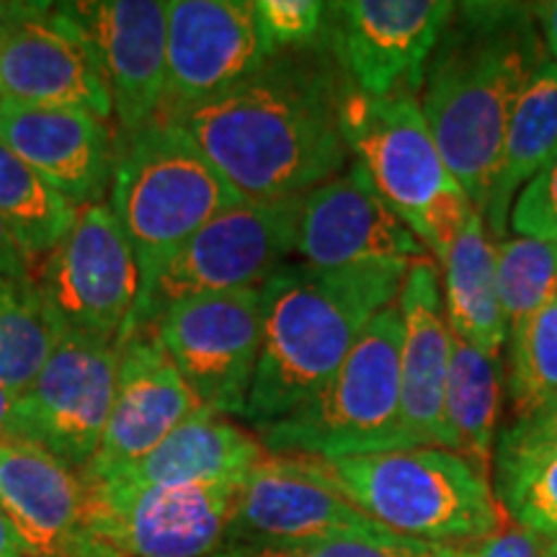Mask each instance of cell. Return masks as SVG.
<instances>
[{
  "label": "cell",
  "mask_w": 557,
  "mask_h": 557,
  "mask_svg": "<svg viewBox=\"0 0 557 557\" xmlns=\"http://www.w3.org/2000/svg\"><path fill=\"white\" fill-rule=\"evenodd\" d=\"M351 83L323 39L271 58L178 120L246 199L302 197L346 169L341 111Z\"/></svg>",
  "instance_id": "1"
},
{
  "label": "cell",
  "mask_w": 557,
  "mask_h": 557,
  "mask_svg": "<svg viewBox=\"0 0 557 557\" xmlns=\"http://www.w3.org/2000/svg\"><path fill=\"white\" fill-rule=\"evenodd\" d=\"M532 3H455L431 52L421 111L444 163L472 207L485 212L508 120L545 65Z\"/></svg>",
  "instance_id": "2"
},
{
  "label": "cell",
  "mask_w": 557,
  "mask_h": 557,
  "mask_svg": "<svg viewBox=\"0 0 557 557\" xmlns=\"http://www.w3.org/2000/svg\"><path fill=\"white\" fill-rule=\"evenodd\" d=\"M413 263L320 269L287 261L261 284L263 338L243 418L256 431L325 387L380 310L395 305Z\"/></svg>",
  "instance_id": "3"
},
{
  "label": "cell",
  "mask_w": 557,
  "mask_h": 557,
  "mask_svg": "<svg viewBox=\"0 0 557 557\" xmlns=\"http://www.w3.org/2000/svg\"><path fill=\"white\" fill-rule=\"evenodd\" d=\"M240 201L246 197L178 122L158 120L116 137L109 207L135 253L139 297L176 250Z\"/></svg>",
  "instance_id": "4"
},
{
  "label": "cell",
  "mask_w": 557,
  "mask_h": 557,
  "mask_svg": "<svg viewBox=\"0 0 557 557\" xmlns=\"http://www.w3.org/2000/svg\"><path fill=\"white\" fill-rule=\"evenodd\" d=\"M359 511L389 532L434 545H468L506 524L493 480L438 447L320 459Z\"/></svg>",
  "instance_id": "5"
},
{
  "label": "cell",
  "mask_w": 557,
  "mask_h": 557,
  "mask_svg": "<svg viewBox=\"0 0 557 557\" xmlns=\"http://www.w3.org/2000/svg\"><path fill=\"white\" fill-rule=\"evenodd\" d=\"M341 124L348 152L364 165L385 205L442 261L475 207L444 163L421 101L372 99L351 86Z\"/></svg>",
  "instance_id": "6"
},
{
  "label": "cell",
  "mask_w": 557,
  "mask_h": 557,
  "mask_svg": "<svg viewBox=\"0 0 557 557\" xmlns=\"http://www.w3.org/2000/svg\"><path fill=\"white\" fill-rule=\"evenodd\" d=\"M398 305L380 310L318 395L261 429L269 455L351 457L408 449L400 426Z\"/></svg>",
  "instance_id": "7"
},
{
  "label": "cell",
  "mask_w": 557,
  "mask_h": 557,
  "mask_svg": "<svg viewBox=\"0 0 557 557\" xmlns=\"http://www.w3.org/2000/svg\"><path fill=\"white\" fill-rule=\"evenodd\" d=\"M299 205L302 197L246 199L207 222L152 278L116 344L150 329L165 310L189 297L261 289V284L295 253Z\"/></svg>",
  "instance_id": "8"
},
{
  "label": "cell",
  "mask_w": 557,
  "mask_h": 557,
  "mask_svg": "<svg viewBox=\"0 0 557 557\" xmlns=\"http://www.w3.org/2000/svg\"><path fill=\"white\" fill-rule=\"evenodd\" d=\"M86 534L116 557H218L230 545L243 483H90Z\"/></svg>",
  "instance_id": "9"
},
{
  "label": "cell",
  "mask_w": 557,
  "mask_h": 557,
  "mask_svg": "<svg viewBox=\"0 0 557 557\" xmlns=\"http://www.w3.org/2000/svg\"><path fill=\"white\" fill-rule=\"evenodd\" d=\"M120 344L62 331L34 382L18 395L16 442L37 444L70 470H83L99 449L114 406Z\"/></svg>",
  "instance_id": "10"
},
{
  "label": "cell",
  "mask_w": 557,
  "mask_h": 557,
  "mask_svg": "<svg viewBox=\"0 0 557 557\" xmlns=\"http://www.w3.org/2000/svg\"><path fill=\"white\" fill-rule=\"evenodd\" d=\"M150 331L201 406L243 418L261 357L259 289L189 297L165 310Z\"/></svg>",
  "instance_id": "11"
},
{
  "label": "cell",
  "mask_w": 557,
  "mask_h": 557,
  "mask_svg": "<svg viewBox=\"0 0 557 557\" xmlns=\"http://www.w3.org/2000/svg\"><path fill=\"white\" fill-rule=\"evenodd\" d=\"M455 13L449 0H346L325 9L323 45L359 94L416 96Z\"/></svg>",
  "instance_id": "12"
},
{
  "label": "cell",
  "mask_w": 557,
  "mask_h": 557,
  "mask_svg": "<svg viewBox=\"0 0 557 557\" xmlns=\"http://www.w3.org/2000/svg\"><path fill=\"white\" fill-rule=\"evenodd\" d=\"M34 284L62 329L120 338L137 305L139 271L109 201L78 209L75 225L45 256Z\"/></svg>",
  "instance_id": "13"
},
{
  "label": "cell",
  "mask_w": 557,
  "mask_h": 557,
  "mask_svg": "<svg viewBox=\"0 0 557 557\" xmlns=\"http://www.w3.org/2000/svg\"><path fill=\"white\" fill-rule=\"evenodd\" d=\"M271 58L248 0H171L158 120L178 122L250 78Z\"/></svg>",
  "instance_id": "14"
},
{
  "label": "cell",
  "mask_w": 557,
  "mask_h": 557,
  "mask_svg": "<svg viewBox=\"0 0 557 557\" xmlns=\"http://www.w3.org/2000/svg\"><path fill=\"white\" fill-rule=\"evenodd\" d=\"M0 99L114 116L109 86L73 18L60 5L21 3L0 39Z\"/></svg>",
  "instance_id": "15"
},
{
  "label": "cell",
  "mask_w": 557,
  "mask_h": 557,
  "mask_svg": "<svg viewBox=\"0 0 557 557\" xmlns=\"http://www.w3.org/2000/svg\"><path fill=\"white\" fill-rule=\"evenodd\" d=\"M377 532L389 529L359 511L325 475L318 457L269 455L240 485L230 545H295Z\"/></svg>",
  "instance_id": "16"
},
{
  "label": "cell",
  "mask_w": 557,
  "mask_h": 557,
  "mask_svg": "<svg viewBox=\"0 0 557 557\" xmlns=\"http://www.w3.org/2000/svg\"><path fill=\"white\" fill-rule=\"evenodd\" d=\"M60 9L99 60L120 135L156 122L165 86L171 0H83Z\"/></svg>",
  "instance_id": "17"
},
{
  "label": "cell",
  "mask_w": 557,
  "mask_h": 557,
  "mask_svg": "<svg viewBox=\"0 0 557 557\" xmlns=\"http://www.w3.org/2000/svg\"><path fill=\"white\" fill-rule=\"evenodd\" d=\"M295 253L320 269L359 263H418L429 248L385 205L359 160L325 184L302 194Z\"/></svg>",
  "instance_id": "18"
},
{
  "label": "cell",
  "mask_w": 557,
  "mask_h": 557,
  "mask_svg": "<svg viewBox=\"0 0 557 557\" xmlns=\"http://www.w3.org/2000/svg\"><path fill=\"white\" fill-rule=\"evenodd\" d=\"M199 408V398L156 333L150 329L132 333L120 344V374L107 431L81 478L101 480L129 468Z\"/></svg>",
  "instance_id": "19"
},
{
  "label": "cell",
  "mask_w": 557,
  "mask_h": 557,
  "mask_svg": "<svg viewBox=\"0 0 557 557\" xmlns=\"http://www.w3.org/2000/svg\"><path fill=\"white\" fill-rule=\"evenodd\" d=\"M0 143L75 209L109 191L116 137L86 111L0 99Z\"/></svg>",
  "instance_id": "20"
},
{
  "label": "cell",
  "mask_w": 557,
  "mask_h": 557,
  "mask_svg": "<svg viewBox=\"0 0 557 557\" xmlns=\"http://www.w3.org/2000/svg\"><path fill=\"white\" fill-rule=\"evenodd\" d=\"M438 282L436 263L418 261L403 278L395 302L403 318L400 426L408 449H442L451 331Z\"/></svg>",
  "instance_id": "21"
},
{
  "label": "cell",
  "mask_w": 557,
  "mask_h": 557,
  "mask_svg": "<svg viewBox=\"0 0 557 557\" xmlns=\"http://www.w3.org/2000/svg\"><path fill=\"white\" fill-rule=\"evenodd\" d=\"M0 506L32 555L75 553L88 542V487L81 472L37 444H0Z\"/></svg>",
  "instance_id": "22"
},
{
  "label": "cell",
  "mask_w": 557,
  "mask_h": 557,
  "mask_svg": "<svg viewBox=\"0 0 557 557\" xmlns=\"http://www.w3.org/2000/svg\"><path fill=\"white\" fill-rule=\"evenodd\" d=\"M269 451L261 438L230 421L218 410L201 406L176 431H171L148 457L114 475L101 478L124 485H214L246 483ZM90 480V483H101Z\"/></svg>",
  "instance_id": "23"
},
{
  "label": "cell",
  "mask_w": 557,
  "mask_h": 557,
  "mask_svg": "<svg viewBox=\"0 0 557 557\" xmlns=\"http://www.w3.org/2000/svg\"><path fill=\"white\" fill-rule=\"evenodd\" d=\"M557 152V62L547 60L527 88L508 120L491 197L485 205V227L496 243L508 238L513 201Z\"/></svg>",
  "instance_id": "24"
},
{
  "label": "cell",
  "mask_w": 557,
  "mask_h": 557,
  "mask_svg": "<svg viewBox=\"0 0 557 557\" xmlns=\"http://www.w3.org/2000/svg\"><path fill=\"white\" fill-rule=\"evenodd\" d=\"M438 263L444 269L442 299L449 331L485 357L500 359L508 329L498 297L496 243L478 209Z\"/></svg>",
  "instance_id": "25"
},
{
  "label": "cell",
  "mask_w": 557,
  "mask_h": 557,
  "mask_svg": "<svg viewBox=\"0 0 557 557\" xmlns=\"http://www.w3.org/2000/svg\"><path fill=\"white\" fill-rule=\"evenodd\" d=\"M500 389L504 361L485 357L451 333L442 449L455 451L487 478H493Z\"/></svg>",
  "instance_id": "26"
},
{
  "label": "cell",
  "mask_w": 557,
  "mask_h": 557,
  "mask_svg": "<svg viewBox=\"0 0 557 557\" xmlns=\"http://www.w3.org/2000/svg\"><path fill=\"white\" fill-rule=\"evenodd\" d=\"M78 209L0 143V220L21 248L32 259L47 256L70 233Z\"/></svg>",
  "instance_id": "27"
},
{
  "label": "cell",
  "mask_w": 557,
  "mask_h": 557,
  "mask_svg": "<svg viewBox=\"0 0 557 557\" xmlns=\"http://www.w3.org/2000/svg\"><path fill=\"white\" fill-rule=\"evenodd\" d=\"M60 320L34 282L0 276V382L26 389L62 336Z\"/></svg>",
  "instance_id": "28"
},
{
  "label": "cell",
  "mask_w": 557,
  "mask_h": 557,
  "mask_svg": "<svg viewBox=\"0 0 557 557\" xmlns=\"http://www.w3.org/2000/svg\"><path fill=\"white\" fill-rule=\"evenodd\" d=\"M491 480L506 517L557 547V455L496 449Z\"/></svg>",
  "instance_id": "29"
},
{
  "label": "cell",
  "mask_w": 557,
  "mask_h": 557,
  "mask_svg": "<svg viewBox=\"0 0 557 557\" xmlns=\"http://www.w3.org/2000/svg\"><path fill=\"white\" fill-rule=\"evenodd\" d=\"M506 387L517 421L557 406V297L508 333Z\"/></svg>",
  "instance_id": "30"
},
{
  "label": "cell",
  "mask_w": 557,
  "mask_h": 557,
  "mask_svg": "<svg viewBox=\"0 0 557 557\" xmlns=\"http://www.w3.org/2000/svg\"><path fill=\"white\" fill-rule=\"evenodd\" d=\"M496 276L506 329L513 333L557 297V243L521 235L496 243Z\"/></svg>",
  "instance_id": "31"
},
{
  "label": "cell",
  "mask_w": 557,
  "mask_h": 557,
  "mask_svg": "<svg viewBox=\"0 0 557 557\" xmlns=\"http://www.w3.org/2000/svg\"><path fill=\"white\" fill-rule=\"evenodd\" d=\"M325 9L329 3H318V0H259L253 3L261 37L274 58L278 52L318 45L323 39Z\"/></svg>",
  "instance_id": "32"
},
{
  "label": "cell",
  "mask_w": 557,
  "mask_h": 557,
  "mask_svg": "<svg viewBox=\"0 0 557 557\" xmlns=\"http://www.w3.org/2000/svg\"><path fill=\"white\" fill-rule=\"evenodd\" d=\"M278 547L289 549L295 557H451V545H434L395 532L348 534Z\"/></svg>",
  "instance_id": "33"
},
{
  "label": "cell",
  "mask_w": 557,
  "mask_h": 557,
  "mask_svg": "<svg viewBox=\"0 0 557 557\" xmlns=\"http://www.w3.org/2000/svg\"><path fill=\"white\" fill-rule=\"evenodd\" d=\"M508 230L521 238L557 243V152L513 201Z\"/></svg>",
  "instance_id": "34"
},
{
  "label": "cell",
  "mask_w": 557,
  "mask_h": 557,
  "mask_svg": "<svg viewBox=\"0 0 557 557\" xmlns=\"http://www.w3.org/2000/svg\"><path fill=\"white\" fill-rule=\"evenodd\" d=\"M545 547V540L506 519V524L491 537L468 542V545H451V557H542Z\"/></svg>",
  "instance_id": "35"
},
{
  "label": "cell",
  "mask_w": 557,
  "mask_h": 557,
  "mask_svg": "<svg viewBox=\"0 0 557 557\" xmlns=\"http://www.w3.org/2000/svg\"><path fill=\"white\" fill-rule=\"evenodd\" d=\"M500 451H545L557 455V406L513 421L496 438Z\"/></svg>",
  "instance_id": "36"
},
{
  "label": "cell",
  "mask_w": 557,
  "mask_h": 557,
  "mask_svg": "<svg viewBox=\"0 0 557 557\" xmlns=\"http://www.w3.org/2000/svg\"><path fill=\"white\" fill-rule=\"evenodd\" d=\"M32 256L21 248V243L13 238V233L0 220V276L3 278H24L34 282L37 271L32 267Z\"/></svg>",
  "instance_id": "37"
},
{
  "label": "cell",
  "mask_w": 557,
  "mask_h": 557,
  "mask_svg": "<svg viewBox=\"0 0 557 557\" xmlns=\"http://www.w3.org/2000/svg\"><path fill=\"white\" fill-rule=\"evenodd\" d=\"M18 389L0 382V444L16 442V410H18Z\"/></svg>",
  "instance_id": "38"
},
{
  "label": "cell",
  "mask_w": 557,
  "mask_h": 557,
  "mask_svg": "<svg viewBox=\"0 0 557 557\" xmlns=\"http://www.w3.org/2000/svg\"><path fill=\"white\" fill-rule=\"evenodd\" d=\"M32 549L26 545L21 532L13 524L9 513L0 506V557H29Z\"/></svg>",
  "instance_id": "39"
},
{
  "label": "cell",
  "mask_w": 557,
  "mask_h": 557,
  "mask_svg": "<svg viewBox=\"0 0 557 557\" xmlns=\"http://www.w3.org/2000/svg\"><path fill=\"white\" fill-rule=\"evenodd\" d=\"M534 16H537L542 41H545V50L553 54L557 62V0H549V3H532Z\"/></svg>",
  "instance_id": "40"
},
{
  "label": "cell",
  "mask_w": 557,
  "mask_h": 557,
  "mask_svg": "<svg viewBox=\"0 0 557 557\" xmlns=\"http://www.w3.org/2000/svg\"><path fill=\"white\" fill-rule=\"evenodd\" d=\"M218 557H295L289 549L278 545H261V542H246V545H230Z\"/></svg>",
  "instance_id": "41"
},
{
  "label": "cell",
  "mask_w": 557,
  "mask_h": 557,
  "mask_svg": "<svg viewBox=\"0 0 557 557\" xmlns=\"http://www.w3.org/2000/svg\"><path fill=\"white\" fill-rule=\"evenodd\" d=\"M29 557H114L109 549H103L101 545H96L94 540H88L86 545L75 549V553H65V555H29Z\"/></svg>",
  "instance_id": "42"
},
{
  "label": "cell",
  "mask_w": 557,
  "mask_h": 557,
  "mask_svg": "<svg viewBox=\"0 0 557 557\" xmlns=\"http://www.w3.org/2000/svg\"><path fill=\"white\" fill-rule=\"evenodd\" d=\"M21 3H0V39H3L5 29L11 26V21L16 18Z\"/></svg>",
  "instance_id": "43"
}]
</instances>
